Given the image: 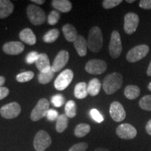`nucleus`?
<instances>
[{
	"label": "nucleus",
	"instance_id": "41",
	"mask_svg": "<svg viewBox=\"0 0 151 151\" xmlns=\"http://www.w3.org/2000/svg\"><path fill=\"white\" fill-rule=\"evenodd\" d=\"M146 130L147 133H148L149 135L151 136V119L148 122H147L146 125Z\"/></svg>",
	"mask_w": 151,
	"mask_h": 151
},
{
	"label": "nucleus",
	"instance_id": "23",
	"mask_svg": "<svg viewBox=\"0 0 151 151\" xmlns=\"http://www.w3.org/2000/svg\"><path fill=\"white\" fill-rule=\"evenodd\" d=\"M88 94V85L86 83L81 82L76 84L74 89V95L77 99H84Z\"/></svg>",
	"mask_w": 151,
	"mask_h": 151
},
{
	"label": "nucleus",
	"instance_id": "12",
	"mask_svg": "<svg viewBox=\"0 0 151 151\" xmlns=\"http://www.w3.org/2000/svg\"><path fill=\"white\" fill-rule=\"evenodd\" d=\"M116 134L120 139L130 140L136 137L137 131L132 124L128 123L121 124L116 129Z\"/></svg>",
	"mask_w": 151,
	"mask_h": 151
},
{
	"label": "nucleus",
	"instance_id": "37",
	"mask_svg": "<svg viewBox=\"0 0 151 151\" xmlns=\"http://www.w3.org/2000/svg\"><path fill=\"white\" fill-rule=\"evenodd\" d=\"M88 148V144L85 142H81L73 145L69 151H86Z\"/></svg>",
	"mask_w": 151,
	"mask_h": 151
},
{
	"label": "nucleus",
	"instance_id": "34",
	"mask_svg": "<svg viewBox=\"0 0 151 151\" xmlns=\"http://www.w3.org/2000/svg\"><path fill=\"white\" fill-rule=\"evenodd\" d=\"M51 102L55 107H60L65 103V98L62 94H56L52 97Z\"/></svg>",
	"mask_w": 151,
	"mask_h": 151
},
{
	"label": "nucleus",
	"instance_id": "20",
	"mask_svg": "<svg viewBox=\"0 0 151 151\" xmlns=\"http://www.w3.org/2000/svg\"><path fill=\"white\" fill-rule=\"evenodd\" d=\"M62 32L65 39L69 42H74L78 36L76 29L71 24H65L62 27Z\"/></svg>",
	"mask_w": 151,
	"mask_h": 151
},
{
	"label": "nucleus",
	"instance_id": "42",
	"mask_svg": "<svg viewBox=\"0 0 151 151\" xmlns=\"http://www.w3.org/2000/svg\"><path fill=\"white\" fill-rule=\"evenodd\" d=\"M32 1L34 3L37 4H40V5L43 4L46 2V1H42V0H32Z\"/></svg>",
	"mask_w": 151,
	"mask_h": 151
},
{
	"label": "nucleus",
	"instance_id": "26",
	"mask_svg": "<svg viewBox=\"0 0 151 151\" xmlns=\"http://www.w3.org/2000/svg\"><path fill=\"white\" fill-rule=\"evenodd\" d=\"M90 126L86 123H81L78 124L75 128L74 134L76 137L81 138L88 134L90 132Z\"/></svg>",
	"mask_w": 151,
	"mask_h": 151
},
{
	"label": "nucleus",
	"instance_id": "40",
	"mask_svg": "<svg viewBox=\"0 0 151 151\" xmlns=\"http://www.w3.org/2000/svg\"><path fill=\"white\" fill-rule=\"evenodd\" d=\"M9 94V90L6 87H0V100L6 97Z\"/></svg>",
	"mask_w": 151,
	"mask_h": 151
},
{
	"label": "nucleus",
	"instance_id": "33",
	"mask_svg": "<svg viewBox=\"0 0 151 151\" xmlns=\"http://www.w3.org/2000/svg\"><path fill=\"white\" fill-rule=\"evenodd\" d=\"M122 2V0H104L102 2V6L105 9H110L117 6Z\"/></svg>",
	"mask_w": 151,
	"mask_h": 151
},
{
	"label": "nucleus",
	"instance_id": "7",
	"mask_svg": "<svg viewBox=\"0 0 151 151\" xmlns=\"http://www.w3.org/2000/svg\"><path fill=\"white\" fill-rule=\"evenodd\" d=\"M49 106H50V104L48 100L45 98L41 99L32 111L31 115H30L32 120L38 121L43 117L46 116L47 113L49 110Z\"/></svg>",
	"mask_w": 151,
	"mask_h": 151
},
{
	"label": "nucleus",
	"instance_id": "30",
	"mask_svg": "<svg viewBox=\"0 0 151 151\" xmlns=\"http://www.w3.org/2000/svg\"><path fill=\"white\" fill-rule=\"evenodd\" d=\"M35 76V73L32 71H24L17 75L16 80L20 83L28 82L31 81Z\"/></svg>",
	"mask_w": 151,
	"mask_h": 151
},
{
	"label": "nucleus",
	"instance_id": "2",
	"mask_svg": "<svg viewBox=\"0 0 151 151\" xmlns=\"http://www.w3.org/2000/svg\"><path fill=\"white\" fill-rule=\"evenodd\" d=\"M103 46V35L101 29L97 26L92 27L89 32L88 47L90 51L99 52Z\"/></svg>",
	"mask_w": 151,
	"mask_h": 151
},
{
	"label": "nucleus",
	"instance_id": "17",
	"mask_svg": "<svg viewBox=\"0 0 151 151\" xmlns=\"http://www.w3.org/2000/svg\"><path fill=\"white\" fill-rule=\"evenodd\" d=\"M19 38L22 42H24L30 46L35 45L37 42V38L33 31L29 28L22 29L19 34Z\"/></svg>",
	"mask_w": 151,
	"mask_h": 151
},
{
	"label": "nucleus",
	"instance_id": "39",
	"mask_svg": "<svg viewBox=\"0 0 151 151\" xmlns=\"http://www.w3.org/2000/svg\"><path fill=\"white\" fill-rule=\"evenodd\" d=\"M139 6L141 9L150 10L151 9V0H141L139 2Z\"/></svg>",
	"mask_w": 151,
	"mask_h": 151
},
{
	"label": "nucleus",
	"instance_id": "9",
	"mask_svg": "<svg viewBox=\"0 0 151 151\" xmlns=\"http://www.w3.org/2000/svg\"><path fill=\"white\" fill-rule=\"evenodd\" d=\"M21 112V107L18 102H11L4 105L0 109V114L6 119H13L18 117Z\"/></svg>",
	"mask_w": 151,
	"mask_h": 151
},
{
	"label": "nucleus",
	"instance_id": "45",
	"mask_svg": "<svg viewBox=\"0 0 151 151\" xmlns=\"http://www.w3.org/2000/svg\"><path fill=\"white\" fill-rule=\"evenodd\" d=\"M94 151H110L109 150H108V149L106 148H98L96 149Z\"/></svg>",
	"mask_w": 151,
	"mask_h": 151
},
{
	"label": "nucleus",
	"instance_id": "11",
	"mask_svg": "<svg viewBox=\"0 0 151 151\" xmlns=\"http://www.w3.org/2000/svg\"><path fill=\"white\" fill-rule=\"evenodd\" d=\"M139 23V18L134 13H128L124 18V30L127 35H132L137 30Z\"/></svg>",
	"mask_w": 151,
	"mask_h": 151
},
{
	"label": "nucleus",
	"instance_id": "35",
	"mask_svg": "<svg viewBox=\"0 0 151 151\" xmlns=\"http://www.w3.org/2000/svg\"><path fill=\"white\" fill-rule=\"evenodd\" d=\"M90 116H91L92 118L94 120H95L97 122H102L104 121V118L102 115L100 113V112L96 109H92L90 111Z\"/></svg>",
	"mask_w": 151,
	"mask_h": 151
},
{
	"label": "nucleus",
	"instance_id": "22",
	"mask_svg": "<svg viewBox=\"0 0 151 151\" xmlns=\"http://www.w3.org/2000/svg\"><path fill=\"white\" fill-rule=\"evenodd\" d=\"M141 93V90L139 87L134 85H129L124 88V96L128 99H135L139 97Z\"/></svg>",
	"mask_w": 151,
	"mask_h": 151
},
{
	"label": "nucleus",
	"instance_id": "43",
	"mask_svg": "<svg viewBox=\"0 0 151 151\" xmlns=\"http://www.w3.org/2000/svg\"><path fill=\"white\" fill-rule=\"evenodd\" d=\"M6 79L4 76H0V87L3 86L4 84L5 83Z\"/></svg>",
	"mask_w": 151,
	"mask_h": 151
},
{
	"label": "nucleus",
	"instance_id": "28",
	"mask_svg": "<svg viewBox=\"0 0 151 151\" xmlns=\"http://www.w3.org/2000/svg\"><path fill=\"white\" fill-rule=\"evenodd\" d=\"M60 32L58 29H52L48 31L46 35L43 36V40L46 43H52L55 42L58 38L59 37Z\"/></svg>",
	"mask_w": 151,
	"mask_h": 151
},
{
	"label": "nucleus",
	"instance_id": "19",
	"mask_svg": "<svg viewBox=\"0 0 151 151\" xmlns=\"http://www.w3.org/2000/svg\"><path fill=\"white\" fill-rule=\"evenodd\" d=\"M14 6L9 0H0V18H6L12 14Z\"/></svg>",
	"mask_w": 151,
	"mask_h": 151
},
{
	"label": "nucleus",
	"instance_id": "46",
	"mask_svg": "<svg viewBox=\"0 0 151 151\" xmlns=\"http://www.w3.org/2000/svg\"><path fill=\"white\" fill-rule=\"evenodd\" d=\"M127 3H129V4H131V3H133V2H134V0H127Z\"/></svg>",
	"mask_w": 151,
	"mask_h": 151
},
{
	"label": "nucleus",
	"instance_id": "24",
	"mask_svg": "<svg viewBox=\"0 0 151 151\" xmlns=\"http://www.w3.org/2000/svg\"><path fill=\"white\" fill-rule=\"evenodd\" d=\"M101 84L98 78H94L90 81L88 85V92L90 96L97 95L101 90Z\"/></svg>",
	"mask_w": 151,
	"mask_h": 151
},
{
	"label": "nucleus",
	"instance_id": "6",
	"mask_svg": "<svg viewBox=\"0 0 151 151\" xmlns=\"http://www.w3.org/2000/svg\"><path fill=\"white\" fill-rule=\"evenodd\" d=\"M52 140L50 135L46 131L40 130L35 135L34 147L37 151H44L51 144Z\"/></svg>",
	"mask_w": 151,
	"mask_h": 151
},
{
	"label": "nucleus",
	"instance_id": "4",
	"mask_svg": "<svg viewBox=\"0 0 151 151\" xmlns=\"http://www.w3.org/2000/svg\"><path fill=\"white\" fill-rule=\"evenodd\" d=\"M109 54L113 59H116L120 57L122 50V41L120 35L116 30L111 33V40L109 46Z\"/></svg>",
	"mask_w": 151,
	"mask_h": 151
},
{
	"label": "nucleus",
	"instance_id": "44",
	"mask_svg": "<svg viewBox=\"0 0 151 151\" xmlns=\"http://www.w3.org/2000/svg\"><path fill=\"white\" fill-rule=\"evenodd\" d=\"M147 75L148 76H151V61L150 62V65H149L148 67V69H147Z\"/></svg>",
	"mask_w": 151,
	"mask_h": 151
},
{
	"label": "nucleus",
	"instance_id": "16",
	"mask_svg": "<svg viewBox=\"0 0 151 151\" xmlns=\"http://www.w3.org/2000/svg\"><path fill=\"white\" fill-rule=\"evenodd\" d=\"M35 65L37 66L40 72L45 73L48 72L51 70V66L50 65V60L48 55L46 53L39 54V58L35 62Z\"/></svg>",
	"mask_w": 151,
	"mask_h": 151
},
{
	"label": "nucleus",
	"instance_id": "13",
	"mask_svg": "<svg viewBox=\"0 0 151 151\" xmlns=\"http://www.w3.org/2000/svg\"><path fill=\"white\" fill-rule=\"evenodd\" d=\"M109 113L111 118L116 122H121L126 117V112L123 106L118 101H113L111 103Z\"/></svg>",
	"mask_w": 151,
	"mask_h": 151
},
{
	"label": "nucleus",
	"instance_id": "21",
	"mask_svg": "<svg viewBox=\"0 0 151 151\" xmlns=\"http://www.w3.org/2000/svg\"><path fill=\"white\" fill-rule=\"evenodd\" d=\"M52 5L57 10L63 13L69 12L72 9V4L69 0H53Z\"/></svg>",
	"mask_w": 151,
	"mask_h": 151
},
{
	"label": "nucleus",
	"instance_id": "10",
	"mask_svg": "<svg viewBox=\"0 0 151 151\" xmlns=\"http://www.w3.org/2000/svg\"><path fill=\"white\" fill-rule=\"evenodd\" d=\"M106 69V63L102 60H91L87 62L86 65V71L93 75L101 74L105 72Z\"/></svg>",
	"mask_w": 151,
	"mask_h": 151
},
{
	"label": "nucleus",
	"instance_id": "3",
	"mask_svg": "<svg viewBox=\"0 0 151 151\" xmlns=\"http://www.w3.org/2000/svg\"><path fill=\"white\" fill-rule=\"evenodd\" d=\"M27 14L30 22L34 25H41L46 18L44 11L35 4H29L27 8Z\"/></svg>",
	"mask_w": 151,
	"mask_h": 151
},
{
	"label": "nucleus",
	"instance_id": "15",
	"mask_svg": "<svg viewBox=\"0 0 151 151\" xmlns=\"http://www.w3.org/2000/svg\"><path fill=\"white\" fill-rule=\"evenodd\" d=\"M2 49L6 54L16 55L23 52L24 46L23 43L20 41H10L4 44Z\"/></svg>",
	"mask_w": 151,
	"mask_h": 151
},
{
	"label": "nucleus",
	"instance_id": "5",
	"mask_svg": "<svg viewBox=\"0 0 151 151\" xmlns=\"http://www.w3.org/2000/svg\"><path fill=\"white\" fill-rule=\"evenodd\" d=\"M149 50L150 48L148 46L145 44L134 46L127 52L126 58H127V61L131 63L137 62L144 58L148 55Z\"/></svg>",
	"mask_w": 151,
	"mask_h": 151
},
{
	"label": "nucleus",
	"instance_id": "14",
	"mask_svg": "<svg viewBox=\"0 0 151 151\" xmlns=\"http://www.w3.org/2000/svg\"><path fill=\"white\" fill-rule=\"evenodd\" d=\"M69 59V54L67 50H62L58 52L51 66V69L53 72H58L63 69L67 64Z\"/></svg>",
	"mask_w": 151,
	"mask_h": 151
},
{
	"label": "nucleus",
	"instance_id": "47",
	"mask_svg": "<svg viewBox=\"0 0 151 151\" xmlns=\"http://www.w3.org/2000/svg\"><path fill=\"white\" fill-rule=\"evenodd\" d=\"M148 89L151 92V82L150 83L148 84Z\"/></svg>",
	"mask_w": 151,
	"mask_h": 151
},
{
	"label": "nucleus",
	"instance_id": "38",
	"mask_svg": "<svg viewBox=\"0 0 151 151\" xmlns=\"http://www.w3.org/2000/svg\"><path fill=\"white\" fill-rule=\"evenodd\" d=\"M46 117L50 121H54V120H57V119L59 117V114H58V111L55 109H49L47 113Z\"/></svg>",
	"mask_w": 151,
	"mask_h": 151
},
{
	"label": "nucleus",
	"instance_id": "32",
	"mask_svg": "<svg viewBox=\"0 0 151 151\" xmlns=\"http://www.w3.org/2000/svg\"><path fill=\"white\" fill-rule=\"evenodd\" d=\"M60 18V13L58 11H52L48 16V22L50 25H55L58 23Z\"/></svg>",
	"mask_w": 151,
	"mask_h": 151
},
{
	"label": "nucleus",
	"instance_id": "1",
	"mask_svg": "<svg viewBox=\"0 0 151 151\" xmlns=\"http://www.w3.org/2000/svg\"><path fill=\"white\" fill-rule=\"evenodd\" d=\"M123 78L120 73L114 72L107 75L103 81L102 87L107 94H112L121 88Z\"/></svg>",
	"mask_w": 151,
	"mask_h": 151
},
{
	"label": "nucleus",
	"instance_id": "31",
	"mask_svg": "<svg viewBox=\"0 0 151 151\" xmlns=\"http://www.w3.org/2000/svg\"><path fill=\"white\" fill-rule=\"evenodd\" d=\"M139 106L145 111H151V95H146L139 101Z\"/></svg>",
	"mask_w": 151,
	"mask_h": 151
},
{
	"label": "nucleus",
	"instance_id": "27",
	"mask_svg": "<svg viewBox=\"0 0 151 151\" xmlns=\"http://www.w3.org/2000/svg\"><path fill=\"white\" fill-rule=\"evenodd\" d=\"M65 115L68 118H73L76 115V104L74 101L70 100L67 101L65 107Z\"/></svg>",
	"mask_w": 151,
	"mask_h": 151
},
{
	"label": "nucleus",
	"instance_id": "25",
	"mask_svg": "<svg viewBox=\"0 0 151 151\" xmlns=\"http://www.w3.org/2000/svg\"><path fill=\"white\" fill-rule=\"evenodd\" d=\"M68 117L65 114L60 115L56 120V131L59 133H62L68 127Z\"/></svg>",
	"mask_w": 151,
	"mask_h": 151
},
{
	"label": "nucleus",
	"instance_id": "18",
	"mask_svg": "<svg viewBox=\"0 0 151 151\" xmlns=\"http://www.w3.org/2000/svg\"><path fill=\"white\" fill-rule=\"evenodd\" d=\"M74 47L76 50L79 56L84 57L87 54V49H88V41L86 39L81 35H78L77 39L73 42Z\"/></svg>",
	"mask_w": 151,
	"mask_h": 151
},
{
	"label": "nucleus",
	"instance_id": "8",
	"mask_svg": "<svg viewBox=\"0 0 151 151\" xmlns=\"http://www.w3.org/2000/svg\"><path fill=\"white\" fill-rule=\"evenodd\" d=\"M73 78V73L71 69H65L57 77L54 83L55 88L62 91L65 90L71 83Z\"/></svg>",
	"mask_w": 151,
	"mask_h": 151
},
{
	"label": "nucleus",
	"instance_id": "29",
	"mask_svg": "<svg viewBox=\"0 0 151 151\" xmlns=\"http://www.w3.org/2000/svg\"><path fill=\"white\" fill-rule=\"evenodd\" d=\"M54 72L53 71L50 70L48 72L42 73L40 72L39 75V77H38V79H39V83L41 84H47L48 83H50V81L52 80L54 77Z\"/></svg>",
	"mask_w": 151,
	"mask_h": 151
},
{
	"label": "nucleus",
	"instance_id": "36",
	"mask_svg": "<svg viewBox=\"0 0 151 151\" xmlns=\"http://www.w3.org/2000/svg\"><path fill=\"white\" fill-rule=\"evenodd\" d=\"M39 54L36 51H32L30 52L29 54L27 55V57L25 58V61L28 65H31V64L35 63L36 61H37L38 58H39Z\"/></svg>",
	"mask_w": 151,
	"mask_h": 151
}]
</instances>
